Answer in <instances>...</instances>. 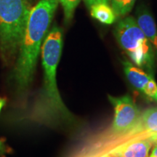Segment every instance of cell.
<instances>
[{
  "label": "cell",
  "mask_w": 157,
  "mask_h": 157,
  "mask_svg": "<svg viewBox=\"0 0 157 157\" xmlns=\"http://www.w3.org/2000/svg\"><path fill=\"white\" fill-rule=\"evenodd\" d=\"M150 157H157L156 156H154V155H151Z\"/></svg>",
  "instance_id": "21"
},
{
  "label": "cell",
  "mask_w": 157,
  "mask_h": 157,
  "mask_svg": "<svg viewBox=\"0 0 157 157\" xmlns=\"http://www.w3.org/2000/svg\"><path fill=\"white\" fill-rule=\"evenodd\" d=\"M5 103H6L5 98H1V99H0V112H1L2 109L4 105H5Z\"/></svg>",
  "instance_id": "17"
},
{
  "label": "cell",
  "mask_w": 157,
  "mask_h": 157,
  "mask_svg": "<svg viewBox=\"0 0 157 157\" xmlns=\"http://www.w3.org/2000/svg\"><path fill=\"white\" fill-rule=\"evenodd\" d=\"M151 155H154V156H157V146H155V148L154 150H153Z\"/></svg>",
  "instance_id": "19"
},
{
  "label": "cell",
  "mask_w": 157,
  "mask_h": 157,
  "mask_svg": "<svg viewBox=\"0 0 157 157\" xmlns=\"http://www.w3.org/2000/svg\"><path fill=\"white\" fill-rule=\"evenodd\" d=\"M157 133V107L151 108L141 113L140 119L132 130L126 135L116 140L120 145L127 141L136 138H146Z\"/></svg>",
  "instance_id": "6"
},
{
  "label": "cell",
  "mask_w": 157,
  "mask_h": 157,
  "mask_svg": "<svg viewBox=\"0 0 157 157\" xmlns=\"http://www.w3.org/2000/svg\"><path fill=\"white\" fill-rule=\"evenodd\" d=\"M58 6V0H39L31 9L13 74L20 92H25L32 82L41 46Z\"/></svg>",
  "instance_id": "2"
},
{
  "label": "cell",
  "mask_w": 157,
  "mask_h": 157,
  "mask_svg": "<svg viewBox=\"0 0 157 157\" xmlns=\"http://www.w3.org/2000/svg\"><path fill=\"white\" fill-rule=\"evenodd\" d=\"M142 93L148 99L157 102V84L154 77L149 80L143 89Z\"/></svg>",
  "instance_id": "12"
},
{
  "label": "cell",
  "mask_w": 157,
  "mask_h": 157,
  "mask_svg": "<svg viewBox=\"0 0 157 157\" xmlns=\"http://www.w3.org/2000/svg\"><path fill=\"white\" fill-rule=\"evenodd\" d=\"M63 10L65 22L69 23L73 18L74 12L82 0H58Z\"/></svg>",
  "instance_id": "11"
},
{
  "label": "cell",
  "mask_w": 157,
  "mask_h": 157,
  "mask_svg": "<svg viewBox=\"0 0 157 157\" xmlns=\"http://www.w3.org/2000/svg\"><path fill=\"white\" fill-rule=\"evenodd\" d=\"M136 22L157 52V28L152 15L146 8L140 7L137 12Z\"/></svg>",
  "instance_id": "8"
},
{
  "label": "cell",
  "mask_w": 157,
  "mask_h": 157,
  "mask_svg": "<svg viewBox=\"0 0 157 157\" xmlns=\"http://www.w3.org/2000/svg\"><path fill=\"white\" fill-rule=\"evenodd\" d=\"M113 34L119 46L137 67L154 76V49L136 20L132 17L120 20L115 26Z\"/></svg>",
  "instance_id": "4"
},
{
  "label": "cell",
  "mask_w": 157,
  "mask_h": 157,
  "mask_svg": "<svg viewBox=\"0 0 157 157\" xmlns=\"http://www.w3.org/2000/svg\"><path fill=\"white\" fill-rule=\"evenodd\" d=\"M152 146L148 137L132 139L110 149L103 155L109 157H148Z\"/></svg>",
  "instance_id": "7"
},
{
  "label": "cell",
  "mask_w": 157,
  "mask_h": 157,
  "mask_svg": "<svg viewBox=\"0 0 157 157\" xmlns=\"http://www.w3.org/2000/svg\"><path fill=\"white\" fill-rule=\"evenodd\" d=\"M98 157H109V156H105V155H102V156H98Z\"/></svg>",
  "instance_id": "20"
},
{
  "label": "cell",
  "mask_w": 157,
  "mask_h": 157,
  "mask_svg": "<svg viewBox=\"0 0 157 157\" xmlns=\"http://www.w3.org/2000/svg\"><path fill=\"white\" fill-rule=\"evenodd\" d=\"M110 2H111V6H112L111 7H112L113 11H114L116 15L118 17L121 9V6L122 5L123 0H110Z\"/></svg>",
  "instance_id": "14"
},
{
  "label": "cell",
  "mask_w": 157,
  "mask_h": 157,
  "mask_svg": "<svg viewBox=\"0 0 157 157\" xmlns=\"http://www.w3.org/2000/svg\"><path fill=\"white\" fill-rule=\"evenodd\" d=\"M31 9L29 0H0V52L5 62L18 52Z\"/></svg>",
  "instance_id": "3"
},
{
  "label": "cell",
  "mask_w": 157,
  "mask_h": 157,
  "mask_svg": "<svg viewBox=\"0 0 157 157\" xmlns=\"http://www.w3.org/2000/svg\"><path fill=\"white\" fill-rule=\"evenodd\" d=\"M90 15L94 19L105 25H111L117 20V15L109 4L100 2L89 7Z\"/></svg>",
  "instance_id": "10"
},
{
  "label": "cell",
  "mask_w": 157,
  "mask_h": 157,
  "mask_svg": "<svg viewBox=\"0 0 157 157\" xmlns=\"http://www.w3.org/2000/svg\"><path fill=\"white\" fill-rule=\"evenodd\" d=\"M148 139L151 141L153 145H154L155 146H157V133L151 135L150 137H148Z\"/></svg>",
  "instance_id": "16"
},
{
  "label": "cell",
  "mask_w": 157,
  "mask_h": 157,
  "mask_svg": "<svg viewBox=\"0 0 157 157\" xmlns=\"http://www.w3.org/2000/svg\"><path fill=\"white\" fill-rule=\"evenodd\" d=\"M122 65L124 71L129 83L135 89L142 93L147 83L154 76L144 71L142 68L136 67L127 60H124Z\"/></svg>",
  "instance_id": "9"
},
{
  "label": "cell",
  "mask_w": 157,
  "mask_h": 157,
  "mask_svg": "<svg viewBox=\"0 0 157 157\" xmlns=\"http://www.w3.org/2000/svg\"><path fill=\"white\" fill-rule=\"evenodd\" d=\"M109 100L114 109L112 124L100 137L97 146L103 144L105 147L112 141L124 136L134 128L140 119L141 112L130 96L121 97L109 95Z\"/></svg>",
  "instance_id": "5"
},
{
  "label": "cell",
  "mask_w": 157,
  "mask_h": 157,
  "mask_svg": "<svg viewBox=\"0 0 157 157\" xmlns=\"http://www.w3.org/2000/svg\"><path fill=\"white\" fill-rule=\"evenodd\" d=\"M84 1L88 7H90V6L95 5V4H97V3L103 2V3L109 4L110 2V0H84Z\"/></svg>",
  "instance_id": "15"
},
{
  "label": "cell",
  "mask_w": 157,
  "mask_h": 157,
  "mask_svg": "<svg viewBox=\"0 0 157 157\" xmlns=\"http://www.w3.org/2000/svg\"><path fill=\"white\" fill-rule=\"evenodd\" d=\"M135 1L136 0H123L122 5L121 6V9L118 17H122L132 10Z\"/></svg>",
  "instance_id": "13"
},
{
  "label": "cell",
  "mask_w": 157,
  "mask_h": 157,
  "mask_svg": "<svg viewBox=\"0 0 157 157\" xmlns=\"http://www.w3.org/2000/svg\"><path fill=\"white\" fill-rule=\"evenodd\" d=\"M63 45V34L60 27L54 25L45 36L42 46L44 82L39 95L23 119L46 126L71 124L75 121L63 101L56 81L58 65Z\"/></svg>",
  "instance_id": "1"
},
{
  "label": "cell",
  "mask_w": 157,
  "mask_h": 157,
  "mask_svg": "<svg viewBox=\"0 0 157 157\" xmlns=\"http://www.w3.org/2000/svg\"><path fill=\"white\" fill-rule=\"evenodd\" d=\"M5 151V147H4L2 143L0 141V154Z\"/></svg>",
  "instance_id": "18"
}]
</instances>
